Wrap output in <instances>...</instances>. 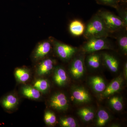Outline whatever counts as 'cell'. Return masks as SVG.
<instances>
[{"label":"cell","instance_id":"1","mask_svg":"<svg viewBox=\"0 0 127 127\" xmlns=\"http://www.w3.org/2000/svg\"><path fill=\"white\" fill-rule=\"evenodd\" d=\"M104 22L98 15H96L89 22L85 27L84 34L86 39L106 38L109 34Z\"/></svg>","mask_w":127,"mask_h":127},{"label":"cell","instance_id":"2","mask_svg":"<svg viewBox=\"0 0 127 127\" xmlns=\"http://www.w3.org/2000/svg\"><path fill=\"white\" fill-rule=\"evenodd\" d=\"M112 46L106 38H93L88 39L82 47L83 51L86 53H93L103 50L112 49Z\"/></svg>","mask_w":127,"mask_h":127},{"label":"cell","instance_id":"3","mask_svg":"<svg viewBox=\"0 0 127 127\" xmlns=\"http://www.w3.org/2000/svg\"><path fill=\"white\" fill-rule=\"evenodd\" d=\"M97 14L102 19L109 32H113L126 27L120 17L111 12L102 11Z\"/></svg>","mask_w":127,"mask_h":127},{"label":"cell","instance_id":"4","mask_svg":"<svg viewBox=\"0 0 127 127\" xmlns=\"http://www.w3.org/2000/svg\"><path fill=\"white\" fill-rule=\"evenodd\" d=\"M55 50L57 55L63 60H69L77 51L76 48L58 41L54 42Z\"/></svg>","mask_w":127,"mask_h":127},{"label":"cell","instance_id":"5","mask_svg":"<svg viewBox=\"0 0 127 127\" xmlns=\"http://www.w3.org/2000/svg\"><path fill=\"white\" fill-rule=\"evenodd\" d=\"M50 104L53 108L59 111H66L69 106L67 97L62 93L53 95L50 99Z\"/></svg>","mask_w":127,"mask_h":127},{"label":"cell","instance_id":"6","mask_svg":"<svg viewBox=\"0 0 127 127\" xmlns=\"http://www.w3.org/2000/svg\"><path fill=\"white\" fill-rule=\"evenodd\" d=\"M70 72L72 77L79 79L83 76L85 71L84 57H77L73 59L70 66Z\"/></svg>","mask_w":127,"mask_h":127},{"label":"cell","instance_id":"7","mask_svg":"<svg viewBox=\"0 0 127 127\" xmlns=\"http://www.w3.org/2000/svg\"><path fill=\"white\" fill-rule=\"evenodd\" d=\"M71 95L75 102L78 104H84L91 101V95L83 87L77 86L73 88L72 90Z\"/></svg>","mask_w":127,"mask_h":127},{"label":"cell","instance_id":"8","mask_svg":"<svg viewBox=\"0 0 127 127\" xmlns=\"http://www.w3.org/2000/svg\"><path fill=\"white\" fill-rule=\"evenodd\" d=\"M123 79L119 76L114 79L102 93V97H106L120 91L122 85Z\"/></svg>","mask_w":127,"mask_h":127},{"label":"cell","instance_id":"9","mask_svg":"<svg viewBox=\"0 0 127 127\" xmlns=\"http://www.w3.org/2000/svg\"><path fill=\"white\" fill-rule=\"evenodd\" d=\"M104 63L108 69L113 72H117L118 70L119 63L117 59L112 55L105 53L102 55Z\"/></svg>","mask_w":127,"mask_h":127},{"label":"cell","instance_id":"10","mask_svg":"<svg viewBox=\"0 0 127 127\" xmlns=\"http://www.w3.org/2000/svg\"><path fill=\"white\" fill-rule=\"evenodd\" d=\"M51 48V43L45 41L43 42L37 46L34 54V58L36 59L43 58L50 52Z\"/></svg>","mask_w":127,"mask_h":127},{"label":"cell","instance_id":"11","mask_svg":"<svg viewBox=\"0 0 127 127\" xmlns=\"http://www.w3.org/2000/svg\"><path fill=\"white\" fill-rule=\"evenodd\" d=\"M89 83L94 91L98 93L103 92L106 87L104 79L98 76L91 77Z\"/></svg>","mask_w":127,"mask_h":127},{"label":"cell","instance_id":"12","mask_svg":"<svg viewBox=\"0 0 127 127\" xmlns=\"http://www.w3.org/2000/svg\"><path fill=\"white\" fill-rule=\"evenodd\" d=\"M53 78L56 84L60 87L65 85L68 81V77L65 71L60 67H57L55 69Z\"/></svg>","mask_w":127,"mask_h":127},{"label":"cell","instance_id":"13","mask_svg":"<svg viewBox=\"0 0 127 127\" xmlns=\"http://www.w3.org/2000/svg\"><path fill=\"white\" fill-rule=\"evenodd\" d=\"M85 26L81 21L78 20L73 21L70 23L69 30L73 35L79 36L84 34Z\"/></svg>","mask_w":127,"mask_h":127},{"label":"cell","instance_id":"14","mask_svg":"<svg viewBox=\"0 0 127 127\" xmlns=\"http://www.w3.org/2000/svg\"><path fill=\"white\" fill-rule=\"evenodd\" d=\"M18 103L17 97L12 94L6 95L0 100V104L6 110H11L14 108Z\"/></svg>","mask_w":127,"mask_h":127},{"label":"cell","instance_id":"15","mask_svg":"<svg viewBox=\"0 0 127 127\" xmlns=\"http://www.w3.org/2000/svg\"><path fill=\"white\" fill-rule=\"evenodd\" d=\"M54 62L52 59H46L42 62L37 68V74L39 76L47 74L53 68Z\"/></svg>","mask_w":127,"mask_h":127},{"label":"cell","instance_id":"16","mask_svg":"<svg viewBox=\"0 0 127 127\" xmlns=\"http://www.w3.org/2000/svg\"><path fill=\"white\" fill-rule=\"evenodd\" d=\"M22 92L25 96L31 99H38L41 96L40 91L34 87L29 86L23 87L22 89Z\"/></svg>","mask_w":127,"mask_h":127},{"label":"cell","instance_id":"17","mask_svg":"<svg viewBox=\"0 0 127 127\" xmlns=\"http://www.w3.org/2000/svg\"><path fill=\"white\" fill-rule=\"evenodd\" d=\"M78 114L84 122H89L94 118V111L90 107H83L78 111Z\"/></svg>","mask_w":127,"mask_h":127},{"label":"cell","instance_id":"18","mask_svg":"<svg viewBox=\"0 0 127 127\" xmlns=\"http://www.w3.org/2000/svg\"><path fill=\"white\" fill-rule=\"evenodd\" d=\"M87 58V63L89 67L93 69H97L100 67L101 57L98 53H92Z\"/></svg>","mask_w":127,"mask_h":127},{"label":"cell","instance_id":"19","mask_svg":"<svg viewBox=\"0 0 127 127\" xmlns=\"http://www.w3.org/2000/svg\"><path fill=\"white\" fill-rule=\"evenodd\" d=\"M110 116L107 111L103 109L98 111L97 115L96 125L98 127H103L109 121Z\"/></svg>","mask_w":127,"mask_h":127},{"label":"cell","instance_id":"20","mask_svg":"<svg viewBox=\"0 0 127 127\" xmlns=\"http://www.w3.org/2000/svg\"><path fill=\"white\" fill-rule=\"evenodd\" d=\"M109 103L112 108L116 111H120L123 108L122 99L118 96L112 97L109 100Z\"/></svg>","mask_w":127,"mask_h":127},{"label":"cell","instance_id":"21","mask_svg":"<svg viewBox=\"0 0 127 127\" xmlns=\"http://www.w3.org/2000/svg\"><path fill=\"white\" fill-rule=\"evenodd\" d=\"M15 76L19 81L25 82L27 81L30 78L29 72L23 68H18L15 72Z\"/></svg>","mask_w":127,"mask_h":127},{"label":"cell","instance_id":"22","mask_svg":"<svg viewBox=\"0 0 127 127\" xmlns=\"http://www.w3.org/2000/svg\"><path fill=\"white\" fill-rule=\"evenodd\" d=\"M34 87L40 92H44L48 90L50 88V84L46 79H40L35 82Z\"/></svg>","mask_w":127,"mask_h":127},{"label":"cell","instance_id":"23","mask_svg":"<svg viewBox=\"0 0 127 127\" xmlns=\"http://www.w3.org/2000/svg\"><path fill=\"white\" fill-rule=\"evenodd\" d=\"M60 123L61 126L64 127H76L77 126L76 120L71 117L61 118Z\"/></svg>","mask_w":127,"mask_h":127},{"label":"cell","instance_id":"24","mask_svg":"<svg viewBox=\"0 0 127 127\" xmlns=\"http://www.w3.org/2000/svg\"><path fill=\"white\" fill-rule=\"evenodd\" d=\"M44 120L48 125H53L56 122V117L53 112L50 111H47L45 113Z\"/></svg>","mask_w":127,"mask_h":127},{"label":"cell","instance_id":"25","mask_svg":"<svg viewBox=\"0 0 127 127\" xmlns=\"http://www.w3.org/2000/svg\"><path fill=\"white\" fill-rule=\"evenodd\" d=\"M119 45L125 55L127 53V34L122 35L118 37Z\"/></svg>","mask_w":127,"mask_h":127},{"label":"cell","instance_id":"26","mask_svg":"<svg viewBox=\"0 0 127 127\" xmlns=\"http://www.w3.org/2000/svg\"><path fill=\"white\" fill-rule=\"evenodd\" d=\"M98 3L101 4L106 5L118 8L119 4L122 0H95Z\"/></svg>","mask_w":127,"mask_h":127},{"label":"cell","instance_id":"27","mask_svg":"<svg viewBox=\"0 0 127 127\" xmlns=\"http://www.w3.org/2000/svg\"><path fill=\"white\" fill-rule=\"evenodd\" d=\"M118 11L119 17L122 20L125 25V27H127V10H120L118 9Z\"/></svg>","mask_w":127,"mask_h":127},{"label":"cell","instance_id":"28","mask_svg":"<svg viewBox=\"0 0 127 127\" xmlns=\"http://www.w3.org/2000/svg\"><path fill=\"white\" fill-rule=\"evenodd\" d=\"M124 69V77H125V79H127V62L125 63Z\"/></svg>","mask_w":127,"mask_h":127},{"label":"cell","instance_id":"29","mask_svg":"<svg viewBox=\"0 0 127 127\" xmlns=\"http://www.w3.org/2000/svg\"><path fill=\"white\" fill-rule=\"evenodd\" d=\"M122 1L123 2H126L127 1V0H122Z\"/></svg>","mask_w":127,"mask_h":127}]
</instances>
